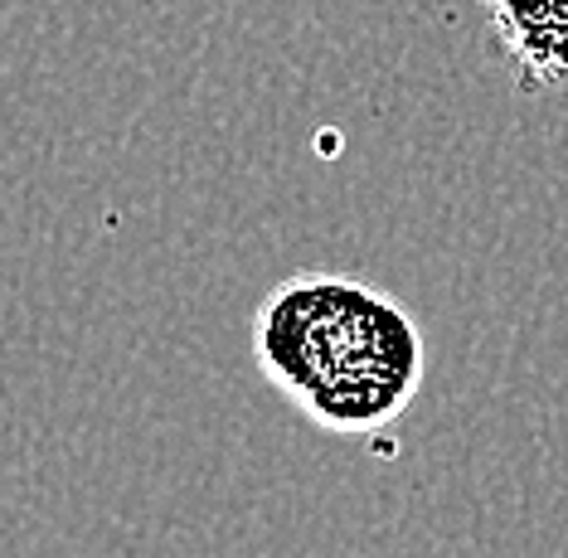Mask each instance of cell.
<instances>
[{"mask_svg": "<svg viewBox=\"0 0 568 558\" xmlns=\"http://www.w3.org/2000/svg\"><path fill=\"white\" fill-rule=\"evenodd\" d=\"M253 359L316 427L365 437L413 404L428 369L423 331L389 292L302 272L253 311Z\"/></svg>", "mask_w": 568, "mask_h": 558, "instance_id": "obj_1", "label": "cell"}, {"mask_svg": "<svg viewBox=\"0 0 568 558\" xmlns=\"http://www.w3.org/2000/svg\"><path fill=\"white\" fill-rule=\"evenodd\" d=\"M520 93L568 88V0H476Z\"/></svg>", "mask_w": 568, "mask_h": 558, "instance_id": "obj_2", "label": "cell"}]
</instances>
